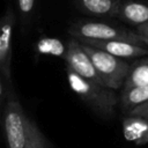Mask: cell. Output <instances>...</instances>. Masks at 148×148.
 I'll return each mask as SVG.
<instances>
[{
  "mask_svg": "<svg viewBox=\"0 0 148 148\" xmlns=\"http://www.w3.org/2000/svg\"><path fill=\"white\" fill-rule=\"evenodd\" d=\"M66 76L71 89L89 106L103 116L113 114L114 108L119 104V96L116 90L87 80L68 68Z\"/></svg>",
  "mask_w": 148,
  "mask_h": 148,
  "instance_id": "cell-1",
  "label": "cell"
},
{
  "mask_svg": "<svg viewBox=\"0 0 148 148\" xmlns=\"http://www.w3.org/2000/svg\"><path fill=\"white\" fill-rule=\"evenodd\" d=\"M68 34L72 38L92 40H127L138 45H145L139 35L127 28L98 20H79L71 24ZM146 46V45H145Z\"/></svg>",
  "mask_w": 148,
  "mask_h": 148,
  "instance_id": "cell-2",
  "label": "cell"
},
{
  "mask_svg": "<svg viewBox=\"0 0 148 148\" xmlns=\"http://www.w3.org/2000/svg\"><path fill=\"white\" fill-rule=\"evenodd\" d=\"M81 45L82 49L86 51V53L89 56L102 81V84L113 90L120 89L126 81V77L131 68V64L103 50L82 43Z\"/></svg>",
  "mask_w": 148,
  "mask_h": 148,
  "instance_id": "cell-3",
  "label": "cell"
},
{
  "mask_svg": "<svg viewBox=\"0 0 148 148\" xmlns=\"http://www.w3.org/2000/svg\"><path fill=\"white\" fill-rule=\"evenodd\" d=\"M25 118L18 99L9 92L3 106V130L8 148H25Z\"/></svg>",
  "mask_w": 148,
  "mask_h": 148,
  "instance_id": "cell-4",
  "label": "cell"
},
{
  "mask_svg": "<svg viewBox=\"0 0 148 148\" xmlns=\"http://www.w3.org/2000/svg\"><path fill=\"white\" fill-rule=\"evenodd\" d=\"M17 14L9 3L0 17V75L12 86V58L13 38Z\"/></svg>",
  "mask_w": 148,
  "mask_h": 148,
  "instance_id": "cell-5",
  "label": "cell"
},
{
  "mask_svg": "<svg viewBox=\"0 0 148 148\" xmlns=\"http://www.w3.org/2000/svg\"><path fill=\"white\" fill-rule=\"evenodd\" d=\"M66 45H67V51L64 59L67 64V68L87 80L102 84V81L97 72L89 56L82 49L81 43L75 38H71Z\"/></svg>",
  "mask_w": 148,
  "mask_h": 148,
  "instance_id": "cell-6",
  "label": "cell"
},
{
  "mask_svg": "<svg viewBox=\"0 0 148 148\" xmlns=\"http://www.w3.org/2000/svg\"><path fill=\"white\" fill-rule=\"evenodd\" d=\"M82 44L103 50L120 59H135L148 54V47L145 45H138L127 40L111 39V40H92V39H80Z\"/></svg>",
  "mask_w": 148,
  "mask_h": 148,
  "instance_id": "cell-7",
  "label": "cell"
},
{
  "mask_svg": "<svg viewBox=\"0 0 148 148\" xmlns=\"http://www.w3.org/2000/svg\"><path fill=\"white\" fill-rule=\"evenodd\" d=\"M116 18L138 27L148 22V2L142 0H119Z\"/></svg>",
  "mask_w": 148,
  "mask_h": 148,
  "instance_id": "cell-8",
  "label": "cell"
},
{
  "mask_svg": "<svg viewBox=\"0 0 148 148\" xmlns=\"http://www.w3.org/2000/svg\"><path fill=\"white\" fill-rule=\"evenodd\" d=\"M125 140L138 146L148 143V120L136 116H125L121 120Z\"/></svg>",
  "mask_w": 148,
  "mask_h": 148,
  "instance_id": "cell-9",
  "label": "cell"
},
{
  "mask_svg": "<svg viewBox=\"0 0 148 148\" xmlns=\"http://www.w3.org/2000/svg\"><path fill=\"white\" fill-rule=\"evenodd\" d=\"M74 5L83 14L96 17H114L119 0H73Z\"/></svg>",
  "mask_w": 148,
  "mask_h": 148,
  "instance_id": "cell-10",
  "label": "cell"
},
{
  "mask_svg": "<svg viewBox=\"0 0 148 148\" xmlns=\"http://www.w3.org/2000/svg\"><path fill=\"white\" fill-rule=\"evenodd\" d=\"M146 102H148V84L123 87L119 96V104L124 113Z\"/></svg>",
  "mask_w": 148,
  "mask_h": 148,
  "instance_id": "cell-11",
  "label": "cell"
},
{
  "mask_svg": "<svg viewBox=\"0 0 148 148\" xmlns=\"http://www.w3.org/2000/svg\"><path fill=\"white\" fill-rule=\"evenodd\" d=\"M148 84V58H141L133 64L126 81L123 87H134V86H146Z\"/></svg>",
  "mask_w": 148,
  "mask_h": 148,
  "instance_id": "cell-12",
  "label": "cell"
},
{
  "mask_svg": "<svg viewBox=\"0 0 148 148\" xmlns=\"http://www.w3.org/2000/svg\"><path fill=\"white\" fill-rule=\"evenodd\" d=\"M36 51L39 54L53 56L64 59L66 56L67 45L56 37H42L36 43Z\"/></svg>",
  "mask_w": 148,
  "mask_h": 148,
  "instance_id": "cell-13",
  "label": "cell"
},
{
  "mask_svg": "<svg viewBox=\"0 0 148 148\" xmlns=\"http://www.w3.org/2000/svg\"><path fill=\"white\" fill-rule=\"evenodd\" d=\"M25 148H50L51 143L38 128L36 123L30 118H25Z\"/></svg>",
  "mask_w": 148,
  "mask_h": 148,
  "instance_id": "cell-14",
  "label": "cell"
},
{
  "mask_svg": "<svg viewBox=\"0 0 148 148\" xmlns=\"http://www.w3.org/2000/svg\"><path fill=\"white\" fill-rule=\"evenodd\" d=\"M17 16L21 24V29L25 30L32 21L36 10V0H16Z\"/></svg>",
  "mask_w": 148,
  "mask_h": 148,
  "instance_id": "cell-15",
  "label": "cell"
},
{
  "mask_svg": "<svg viewBox=\"0 0 148 148\" xmlns=\"http://www.w3.org/2000/svg\"><path fill=\"white\" fill-rule=\"evenodd\" d=\"M125 116H136V117H142L148 120V102L142 103V104L131 109L130 111H127L125 113Z\"/></svg>",
  "mask_w": 148,
  "mask_h": 148,
  "instance_id": "cell-16",
  "label": "cell"
},
{
  "mask_svg": "<svg viewBox=\"0 0 148 148\" xmlns=\"http://www.w3.org/2000/svg\"><path fill=\"white\" fill-rule=\"evenodd\" d=\"M135 32L139 35V37L141 38L143 44L146 46H148V22L135 27Z\"/></svg>",
  "mask_w": 148,
  "mask_h": 148,
  "instance_id": "cell-17",
  "label": "cell"
},
{
  "mask_svg": "<svg viewBox=\"0 0 148 148\" xmlns=\"http://www.w3.org/2000/svg\"><path fill=\"white\" fill-rule=\"evenodd\" d=\"M5 90H3V86H2V81H1V77H0V111L3 110V106H5Z\"/></svg>",
  "mask_w": 148,
  "mask_h": 148,
  "instance_id": "cell-18",
  "label": "cell"
}]
</instances>
